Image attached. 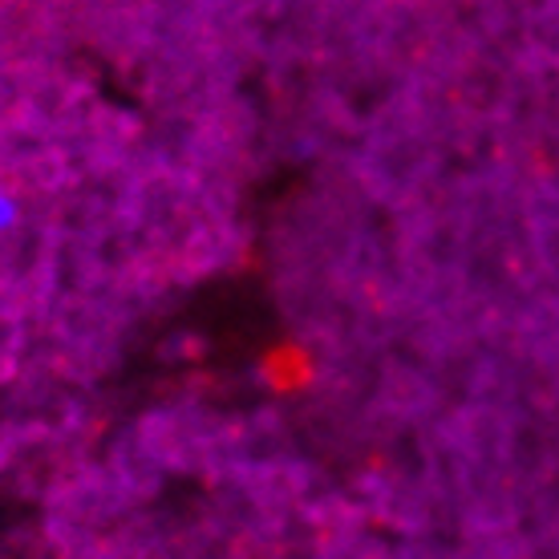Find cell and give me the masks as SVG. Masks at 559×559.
I'll return each mask as SVG.
<instances>
[{"label":"cell","instance_id":"obj_1","mask_svg":"<svg viewBox=\"0 0 559 559\" xmlns=\"http://www.w3.org/2000/svg\"><path fill=\"white\" fill-rule=\"evenodd\" d=\"M16 219H21V203H16V195L0 182V236L4 231H13Z\"/></svg>","mask_w":559,"mask_h":559}]
</instances>
